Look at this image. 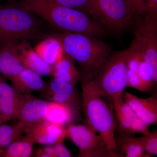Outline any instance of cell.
<instances>
[{"mask_svg":"<svg viewBox=\"0 0 157 157\" xmlns=\"http://www.w3.org/2000/svg\"><path fill=\"white\" fill-rule=\"evenodd\" d=\"M117 126L122 132L128 134L139 133L142 135L149 132V125L130 107L124 103L121 109L114 111Z\"/></svg>","mask_w":157,"mask_h":157,"instance_id":"15","label":"cell"},{"mask_svg":"<svg viewBox=\"0 0 157 157\" xmlns=\"http://www.w3.org/2000/svg\"><path fill=\"white\" fill-rule=\"evenodd\" d=\"M52 33L33 13L10 2L0 4V45L10 42L42 40Z\"/></svg>","mask_w":157,"mask_h":157,"instance_id":"4","label":"cell"},{"mask_svg":"<svg viewBox=\"0 0 157 157\" xmlns=\"http://www.w3.org/2000/svg\"><path fill=\"white\" fill-rule=\"evenodd\" d=\"M63 140H61L53 144V147L56 157H73L69 149L65 146Z\"/></svg>","mask_w":157,"mask_h":157,"instance_id":"28","label":"cell"},{"mask_svg":"<svg viewBox=\"0 0 157 157\" xmlns=\"http://www.w3.org/2000/svg\"><path fill=\"white\" fill-rule=\"evenodd\" d=\"M35 142L29 136L26 135L20 137L9 144L1 152L0 157H29L32 156Z\"/></svg>","mask_w":157,"mask_h":157,"instance_id":"20","label":"cell"},{"mask_svg":"<svg viewBox=\"0 0 157 157\" xmlns=\"http://www.w3.org/2000/svg\"><path fill=\"white\" fill-rule=\"evenodd\" d=\"M21 94L0 95V117L4 122L16 118Z\"/></svg>","mask_w":157,"mask_h":157,"instance_id":"22","label":"cell"},{"mask_svg":"<svg viewBox=\"0 0 157 157\" xmlns=\"http://www.w3.org/2000/svg\"><path fill=\"white\" fill-rule=\"evenodd\" d=\"M4 123V121H3V120L2 119V118H1V117H0V126H1L2 124H3Z\"/></svg>","mask_w":157,"mask_h":157,"instance_id":"31","label":"cell"},{"mask_svg":"<svg viewBox=\"0 0 157 157\" xmlns=\"http://www.w3.org/2000/svg\"><path fill=\"white\" fill-rule=\"evenodd\" d=\"M11 80L14 90L20 94L41 91L46 83L39 74L26 69H24Z\"/></svg>","mask_w":157,"mask_h":157,"instance_id":"16","label":"cell"},{"mask_svg":"<svg viewBox=\"0 0 157 157\" xmlns=\"http://www.w3.org/2000/svg\"><path fill=\"white\" fill-rule=\"evenodd\" d=\"M22 127L17 123L14 125L2 124L0 126V155L9 144L22 136Z\"/></svg>","mask_w":157,"mask_h":157,"instance_id":"23","label":"cell"},{"mask_svg":"<svg viewBox=\"0 0 157 157\" xmlns=\"http://www.w3.org/2000/svg\"><path fill=\"white\" fill-rule=\"evenodd\" d=\"M132 22L144 15L146 0H124Z\"/></svg>","mask_w":157,"mask_h":157,"instance_id":"26","label":"cell"},{"mask_svg":"<svg viewBox=\"0 0 157 157\" xmlns=\"http://www.w3.org/2000/svg\"><path fill=\"white\" fill-rule=\"evenodd\" d=\"M49 103L31 93L21 94L16 118L18 123L23 129L45 121Z\"/></svg>","mask_w":157,"mask_h":157,"instance_id":"10","label":"cell"},{"mask_svg":"<svg viewBox=\"0 0 157 157\" xmlns=\"http://www.w3.org/2000/svg\"><path fill=\"white\" fill-rule=\"evenodd\" d=\"M57 3L67 7L86 12V4L88 0H54Z\"/></svg>","mask_w":157,"mask_h":157,"instance_id":"27","label":"cell"},{"mask_svg":"<svg viewBox=\"0 0 157 157\" xmlns=\"http://www.w3.org/2000/svg\"><path fill=\"white\" fill-rule=\"evenodd\" d=\"M1 1V0H0ZM7 2H9V1H11V0H7Z\"/></svg>","mask_w":157,"mask_h":157,"instance_id":"32","label":"cell"},{"mask_svg":"<svg viewBox=\"0 0 157 157\" xmlns=\"http://www.w3.org/2000/svg\"><path fill=\"white\" fill-rule=\"evenodd\" d=\"M43 98L49 101L69 105L78 110L82 105L76 86L56 77H52L40 91Z\"/></svg>","mask_w":157,"mask_h":157,"instance_id":"9","label":"cell"},{"mask_svg":"<svg viewBox=\"0 0 157 157\" xmlns=\"http://www.w3.org/2000/svg\"><path fill=\"white\" fill-rule=\"evenodd\" d=\"M66 137L78 149V157H112L101 135L87 125H68Z\"/></svg>","mask_w":157,"mask_h":157,"instance_id":"8","label":"cell"},{"mask_svg":"<svg viewBox=\"0 0 157 157\" xmlns=\"http://www.w3.org/2000/svg\"><path fill=\"white\" fill-rule=\"evenodd\" d=\"M139 146L149 154L157 155V131H149L146 134L135 138Z\"/></svg>","mask_w":157,"mask_h":157,"instance_id":"24","label":"cell"},{"mask_svg":"<svg viewBox=\"0 0 157 157\" xmlns=\"http://www.w3.org/2000/svg\"><path fill=\"white\" fill-rule=\"evenodd\" d=\"M115 143L121 157H150L136 142L135 137L124 135L115 136Z\"/></svg>","mask_w":157,"mask_h":157,"instance_id":"21","label":"cell"},{"mask_svg":"<svg viewBox=\"0 0 157 157\" xmlns=\"http://www.w3.org/2000/svg\"><path fill=\"white\" fill-rule=\"evenodd\" d=\"M127 86L143 93H147L152 90L141 79L138 72L129 69H128Z\"/></svg>","mask_w":157,"mask_h":157,"instance_id":"25","label":"cell"},{"mask_svg":"<svg viewBox=\"0 0 157 157\" xmlns=\"http://www.w3.org/2000/svg\"><path fill=\"white\" fill-rule=\"evenodd\" d=\"M51 34L59 40L64 53L78 64L80 83L94 79L112 53L110 46L98 37L69 32Z\"/></svg>","mask_w":157,"mask_h":157,"instance_id":"3","label":"cell"},{"mask_svg":"<svg viewBox=\"0 0 157 157\" xmlns=\"http://www.w3.org/2000/svg\"><path fill=\"white\" fill-rule=\"evenodd\" d=\"M0 73H1V72H0ZM1 76H0V80H1Z\"/></svg>","mask_w":157,"mask_h":157,"instance_id":"33","label":"cell"},{"mask_svg":"<svg viewBox=\"0 0 157 157\" xmlns=\"http://www.w3.org/2000/svg\"><path fill=\"white\" fill-rule=\"evenodd\" d=\"M93 79L100 89L111 99L114 111L121 108L128 81L125 49L111 53Z\"/></svg>","mask_w":157,"mask_h":157,"instance_id":"5","label":"cell"},{"mask_svg":"<svg viewBox=\"0 0 157 157\" xmlns=\"http://www.w3.org/2000/svg\"><path fill=\"white\" fill-rule=\"evenodd\" d=\"M123 101L149 125L157 124L156 96L142 98H138L128 92L124 91Z\"/></svg>","mask_w":157,"mask_h":157,"instance_id":"12","label":"cell"},{"mask_svg":"<svg viewBox=\"0 0 157 157\" xmlns=\"http://www.w3.org/2000/svg\"><path fill=\"white\" fill-rule=\"evenodd\" d=\"M133 42L143 55L155 84L157 82V18L144 15L133 21Z\"/></svg>","mask_w":157,"mask_h":157,"instance_id":"7","label":"cell"},{"mask_svg":"<svg viewBox=\"0 0 157 157\" xmlns=\"http://www.w3.org/2000/svg\"><path fill=\"white\" fill-rule=\"evenodd\" d=\"M42 149L44 152L48 155V157H56L53 145H46Z\"/></svg>","mask_w":157,"mask_h":157,"instance_id":"30","label":"cell"},{"mask_svg":"<svg viewBox=\"0 0 157 157\" xmlns=\"http://www.w3.org/2000/svg\"><path fill=\"white\" fill-rule=\"evenodd\" d=\"M19 8L40 17L61 32L76 33L101 38L105 29L83 11L60 5L54 0H11Z\"/></svg>","mask_w":157,"mask_h":157,"instance_id":"1","label":"cell"},{"mask_svg":"<svg viewBox=\"0 0 157 157\" xmlns=\"http://www.w3.org/2000/svg\"><path fill=\"white\" fill-rule=\"evenodd\" d=\"M34 50L44 61L51 66L54 65L65 54L59 40L52 34L42 39Z\"/></svg>","mask_w":157,"mask_h":157,"instance_id":"18","label":"cell"},{"mask_svg":"<svg viewBox=\"0 0 157 157\" xmlns=\"http://www.w3.org/2000/svg\"><path fill=\"white\" fill-rule=\"evenodd\" d=\"M24 133L29 135L35 143L52 145L66 137L64 127L51 123L46 121L39 122L23 129Z\"/></svg>","mask_w":157,"mask_h":157,"instance_id":"11","label":"cell"},{"mask_svg":"<svg viewBox=\"0 0 157 157\" xmlns=\"http://www.w3.org/2000/svg\"><path fill=\"white\" fill-rule=\"evenodd\" d=\"M75 61L66 54L52 66V77H56L76 86L80 79V73L76 69Z\"/></svg>","mask_w":157,"mask_h":157,"instance_id":"19","label":"cell"},{"mask_svg":"<svg viewBox=\"0 0 157 157\" xmlns=\"http://www.w3.org/2000/svg\"><path fill=\"white\" fill-rule=\"evenodd\" d=\"M86 12L105 29L121 32L132 23L124 0H88Z\"/></svg>","mask_w":157,"mask_h":157,"instance_id":"6","label":"cell"},{"mask_svg":"<svg viewBox=\"0 0 157 157\" xmlns=\"http://www.w3.org/2000/svg\"><path fill=\"white\" fill-rule=\"evenodd\" d=\"M144 15L157 18V0H146Z\"/></svg>","mask_w":157,"mask_h":157,"instance_id":"29","label":"cell"},{"mask_svg":"<svg viewBox=\"0 0 157 157\" xmlns=\"http://www.w3.org/2000/svg\"><path fill=\"white\" fill-rule=\"evenodd\" d=\"M78 111L69 105L49 101L45 121L64 127L72 124Z\"/></svg>","mask_w":157,"mask_h":157,"instance_id":"17","label":"cell"},{"mask_svg":"<svg viewBox=\"0 0 157 157\" xmlns=\"http://www.w3.org/2000/svg\"><path fill=\"white\" fill-rule=\"evenodd\" d=\"M86 124L101 135L112 157H121L115 143L116 121L112 101L93 79L81 83Z\"/></svg>","mask_w":157,"mask_h":157,"instance_id":"2","label":"cell"},{"mask_svg":"<svg viewBox=\"0 0 157 157\" xmlns=\"http://www.w3.org/2000/svg\"><path fill=\"white\" fill-rule=\"evenodd\" d=\"M19 59L25 69L40 76H51L52 67L41 57L29 43V41H19L17 45Z\"/></svg>","mask_w":157,"mask_h":157,"instance_id":"13","label":"cell"},{"mask_svg":"<svg viewBox=\"0 0 157 157\" xmlns=\"http://www.w3.org/2000/svg\"><path fill=\"white\" fill-rule=\"evenodd\" d=\"M19 42H10L0 45V72L10 80L25 69L18 54Z\"/></svg>","mask_w":157,"mask_h":157,"instance_id":"14","label":"cell"}]
</instances>
